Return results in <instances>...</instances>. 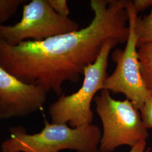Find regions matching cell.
Segmentation results:
<instances>
[{"mask_svg": "<svg viewBox=\"0 0 152 152\" xmlns=\"http://www.w3.org/2000/svg\"><path fill=\"white\" fill-rule=\"evenodd\" d=\"M94 101L103 125L99 142L100 152H113L121 145L134 147L147 140L149 133L140 111L130 100H115L110 92L103 90Z\"/></svg>", "mask_w": 152, "mask_h": 152, "instance_id": "277c9868", "label": "cell"}, {"mask_svg": "<svg viewBox=\"0 0 152 152\" xmlns=\"http://www.w3.org/2000/svg\"><path fill=\"white\" fill-rule=\"evenodd\" d=\"M126 8L129 15V37L125 49H116L112 54L116 67L112 74L106 78L104 90L124 94L140 111L152 94L146 87L140 72L134 27L137 15L132 6L131 1H127Z\"/></svg>", "mask_w": 152, "mask_h": 152, "instance_id": "5b68a950", "label": "cell"}, {"mask_svg": "<svg viewBox=\"0 0 152 152\" xmlns=\"http://www.w3.org/2000/svg\"><path fill=\"white\" fill-rule=\"evenodd\" d=\"M78 29V23L56 13L47 0H32L23 6L19 22L12 26L0 24V39L16 46L31 38L42 41Z\"/></svg>", "mask_w": 152, "mask_h": 152, "instance_id": "8992f818", "label": "cell"}, {"mask_svg": "<svg viewBox=\"0 0 152 152\" xmlns=\"http://www.w3.org/2000/svg\"><path fill=\"white\" fill-rule=\"evenodd\" d=\"M120 42L108 41L103 47L98 58L84 69V79L81 87L69 95H62L49 107L51 123L69 124L72 128L91 125L94 114L91 108L96 94L104 90L107 76L108 58L111 50Z\"/></svg>", "mask_w": 152, "mask_h": 152, "instance_id": "3957f363", "label": "cell"}, {"mask_svg": "<svg viewBox=\"0 0 152 152\" xmlns=\"http://www.w3.org/2000/svg\"><path fill=\"white\" fill-rule=\"evenodd\" d=\"M132 6L137 14L152 6V0H134L131 1Z\"/></svg>", "mask_w": 152, "mask_h": 152, "instance_id": "4fadbf2b", "label": "cell"}, {"mask_svg": "<svg viewBox=\"0 0 152 152\" xmlns=\"http://www.w3.org/2000/svg\"><path fill=\"white\" fill-rule=\"evenodd\" d=\"M46 92L39 86L27 84L0 66V119L27 116L42 108Z\"/></svg>", "mask_w": 152, "mask_h": 152, "instance_id": "52a82bcc", "label": "cell"}, {"mask_svg": "<svg viewBox=\"0 0 152 152\" xmlns=\"http://www.w3.org/2000/svg\"><path fill=\"white\" fill-rule=\"evenodd\" d=\"M126 0H91L94 18L87 27L42 41L16 46L0 41V66L22 82L62 93L65 81L76 83L95 61L108 41L127 42L129 27Z\"/></svg>", "mask_w": 152, "mask_h": 152, "instance_id": "6da1fadb", "label": "cell"}, {"mask_svg": "<svg viewBox=\"0 0 152 152\" xmlns=\"http://www.w3.org/2000/svg\"><path fill=\"white\" fill-rule=\"evenodd\" d=\"M53 10L61 16L68 18L70 10L66 0H47Z\"/></svg>", "mask_w": 152, "mask_h": 152, "instance_id": "7c38bea8", "label": "cell"}, {"mask_svg": "<svg viewBox=\"0 0 152 152\" xmlns=\"http://www.w3.org/2000/svg\"><path fill=\"white\" fill-rule=\"evenodd\" d=\"M140 112L146 127L148 129H152V95L147 99Z\"/></svg>", "mask_w": 152, "mask_h": 152, "instance_id": "8fae6325", "label": "cell"}, {"mask_svg": "<svg viewBox=\"0 0 152 152\" xmlns=\"http://www.w3.org/2000/svg\"><path fill=\"white\" fill-rule=\"evenodd\" d=\"M134 31L137 38V48L152 43V9L142 18L137 16L134 20Z\"/></svg>", "mask_w": 152, "mask_h": 152, "instance_id": "9c48e42d", "label": "cell"}, {"mask_svg": "<svg viewBox=\"0 0 152 152\" xmlns=\"http://www.w3.org/2000/svg\"><path fill=\"white\" fill-rule=\"evenodd\" d=\"M137 53L142 80L152 94V43L139 46Z\"/></svg>", "mask_w": 152, "mask_h": 152, "instance_id": "ba28073f", "label": "cell"}, {"mask_svg": "<svg viewBox=\"0 0 152 152\" xmlns=\"http://www.w3.org/2000/svg\"><path fill=\"white\" fill-rule=\"evenodd\" d=\"M27 2V0H0V24L13 16L18 8Z\"/></svg>", "mask_w": 152, "mask_h": 152, "instance_id": "30bf717a", "label": "cell"}, {"mask_svg": "<svg viewBox=\"0 0 152 152\" xmlns=\"http://www.w3.org/2000/svg\"><path fill=\"white\" fill-rule=\"evenodd\" d=\"M147 140H142L131 148L129 152H150L151 148L147 147Z\"/></svg>", "mask_w": 152, "mask_h": 152, "instance_id": "5bb4252c", "label": "cell"}, {"mask_svg": "<svg viewBox=\"0 0 152 152\" xmlns=\"http://www.w3.org/2000/svg\"><path fill=\"white\" fill-rule=\"evenodd\" d=\"M10 138L1 145L2 152H59L64 149L78 152H100L102 132L98 126L72 128L67 124L45 122L41 132L29 134L20 126L10 130Z\"/></svg>", "mask_w": 152, "mask_h": 152, "instance_id": "7a4b0ae2", "label": "cell"}]
</instances>
